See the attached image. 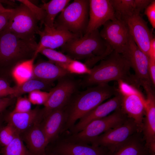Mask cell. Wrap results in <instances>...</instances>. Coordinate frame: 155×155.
<instances>
[{"label": "cell", "instance_id": "8992f818", "mask_svg": "<svg viewBox=\"0 0 155 155\" xmlns=\"http://www.w3.org/2000/svg\"><path fill=\"white\" fill-rule=\"evenodd\" d=\"M117 82V90L121 96V109L127 117L135 121L142 131L146 98L138 87L122 80Z\"/></svg>", "mask_w": 155, "mask_h": 155}, {"label": "cell", "instance_id": "ac0fdd59", "mask_svg": "<svg viewBox=\"0 0 155 155\" xmlns=\"http://www.w3.org/2000/svg\"><path fill=\"white\" fill-rule=\"evenodd\" d=\"M41 116L32 125L23 133V138L27 148L33 155H45L46 148L49 143L42 131L40 123Z\"/></svg>", "mask_w": 155, "mask_h": 155}, {"label": "cell", "instance_id": "d4e9b609", "mask_svg": "<svg viewBox=\"0 0 155 155\" xmlns=\"http://www.w3.org/2000/svg\"><path fill=\"white\" fill-rule=\"evenodd\" d=\"M70 0H52L44 3L40 6L45 11L46 15L43 22L44 26L54 27L55 18L68 5Z\"/></svg>", "mask_w": 155, "mask_h": 155}, {"label": "cell", "instance_id": "9a60e30c", "mask_svg": "<svg viewBox=\"0 0 155 155\" xmlns=\"http://www.w3.org/2000/svg\"><path fill=\"white\" fill-rule=\"evenodd\" d=\"M89 2V21L85 34L98 29L108 21L116 18L110 0H90Z\"/></svg>", "mask_w": 155, "mask_h": 155}, {"label": "cell", "instance_id": "8fae6325", "mask_svg": "<svg viewBox=\"0 0 155 155\" xmlns=\"http://www.w3.org/2000/svg\"><path fill=\"white\" fill-rule=\"evenodd\" d=\"M121 54L134 71L138 86L145 84L152 86L148 71L149 57L137 46L130 35Z\"/></svg>", "mask_w": 155, "mask_h": 155}, {"label": "cell", "instance_id": "e0dca14e", "mask_svg": "<svg viewBox=\"0 0 155 155\" xmlns=\"http://www.w3.org/2000/svg\"><path fill=\"white\" fill-rule=\"evenodd\" d=\"M121 96L118 91L112 98L101 104L80 119L71 129L73 134L81 131L92 121L105 117L121 108Z\"/></svg>", "mask_w": 155, "mask_h": 155}, {"label": "cell", "instance_id": "7bdbcfd3", "mask_svg": "<svg viewBox=\"0 0 155 155\" xmlns=\"http://www.w3.org/2000/svg\"><path fill=\"white\" fill-rule=\"evenodd\" d=\"M3 117L1 113L0 114V129L2 127L1 125L3 119Z\"/></svg>", "mask_w": 155, "mask_h": 155}, {"label": "cell", "instance_id": "2e32d148", "mask_svg": "<svg viewBox=\"0 0 155 155\" xmlns=\"http://www.w3.org/2000/svg\"><path fill=\"white\" fill-rule=\"evenodd\" d=\"M40 36L35 55H37L44 48L54 49L61 47L69 41L82 36L69 32L57 29L53 27L44 26V29L37 33Z\"/></svg>", "mask_w": 155, "mask_h": 155}, {"label": "cell", "instance_id": "ee69618b", "mask_svg": "<svg viewBox=\"0 0 155 155\" xmlns=\"http://www.w3.org/2000/svg\"><path fill=\"white\" fill-rule=\"evenodd\" d=\"M45 155H57L55 153H52V154H46Z\"/></svg>", "mask_w": 155, "mask_h": 155}, {"label": "cell", "instance_id": "9c48e42d", "mask_svg": "<svg viewBox=\"0 0 155 155\" xmlns=\"http://www.w3.org/2000/svg\"><path fill=\"white\" fill-rule=\"evenodd\" d=\"M142 132L135 121L128 118L122 124L109 129L94 140L91 145L112 152L135 133Z\"/></svg>", "mask_w": 155, "mask_h": 155}, {"label": "cell", "instance_id": "f35d334b", "mask_svg": "<svg viewBox=\"0 0 155 155\" xmlns=\"http://www.w3.org/2000/svg\"><path fill=\"white\" fill-rule=\"evenodd\" d=\"M151 0H135L136 9L137 13L140 14L152 2Z\"/></svg>", "mask_w": 155, "mask_h": 155}, {"label": "cell", "instance_id": "e575fe53", "mask_svg": "<svg viewBox=\"0 0 155 155\" xmlns=\"http://www.w3.org/2000/svg\"><path fill=\"white\" fill-rule=\"evenodd\" d=\"M14 87H11L5 79L0 78V98L11 96L14 93Z\"/></svg>", "mask_w": 155, "mask_h": 155}, {"label": "cell", "instance_id": "52a82bcc", "mask_svg": "<svg viewBox=\"0 0 155 155\" xmlns=\"http://www.w3.org/2000/svg\"><path fill=\"white\" fill-rule=\"evenodd\" d=\"M39 21L36 15L26 5L21 3L13 9L5 30L22 39L35 40V35L40 30L38 26Z\"/></svg>", "mask_w": 155, "mask_h": 155}, {"label": "cell", "instance_id": "83f0119b", "mask_svg": "<svg viewBox=\"0 0 155 155\" xmlns=\"http://www.w3.org/2000/svg\"><path fill=\"white\" fill-rule=\"evenodd\" d=\"M1 152L2 155H33L24 145L20 134L9 144L3 147Z\"/></svg>", "mask_w": 155, "mask_h": 155}, {"label": "cell", "instance_id": "6da1fadb", "mask_svg": "<svg viewBox=\"0 0 155 155\" xmlns=\"http://www.w3.org/2000/svg\"><path fill=\"white\" fill-rule=\"evenodd\" d=\"M131 68L123 55L113 51L98 65L90 69V73L84 77L81 84L89 87L122 80L139 87L134 75L131 73Z\"/></svg>", "mask_w": 155, "mask_h": 155}, {"label": "cell", "instance_id": "d590c367", "mask_svg": "<svg viewBox=\"0 0 155 155\" xmlns=\"http://www.w3.org/2000/svg\"><path fill=\"white\" fill-rule=\"evenodd\" d=\"M145 14L152 28H155V1L152 0L145 9Z\"/></svg>", "mask_w": 155, "mask_h": 155}, {"label": "cell", "instance_id": "603a6c76", "mask_svg": "<svg viewBox=\"0 0 155 155\" xmlns=\"http://www.w3.org/2000/svg\"><path fill=\"white\" fill-rule=\"evenodd\" d=\"M41 116V109L38 106L26 113L11 111L7 115L5 119L7 123L11 124L20 135L30 128Z\"/></svg>", "mask_w": 155, "mask_h": 155}, {"label": "cell", "instance_id": "d6986e66", "mask_svg": "<svg viewBox=\"0 0 155 155\" xmlns=\"http://www.w3.org/2000/svg\"><path fill=\"white\" fill-rule=\"evenodd\" d=\"M108 151L102 147L71 140L60 142L55 149L57 155H106Z\"/></svg>", "mask_w": 155, "mask_h": 155}, {"label": "cell", "instance_id": "7c38bea8", "mask_svg": "<svg viewBox=\"0 0 155 155\" xmlns=\"http://www.w3.org/2000/svg\"><path fill=\"white\" fill-rule=\"evenodd\" d=\"M100 32L102 38L113 51L121 54L130 36L125 22L116 18L106 22Z\"/></svg>", "mask_w": 155, "mask_h": 155}, {"label": "cell", "instance_id": "ba28073f", "mask_svg": "<svg viewBox=\"0 0 155 155\" xmlns=\"http://www.w3.org/2000/svg\"><path fill=\"white\" fill-rule=\"evenodd\" d=\"M127 118L120 108L105 117L92 121L81 131L73 134L71 137V140L91 144L100 135L122 124Z\"/></svg>", "mask_w": 155, "mask_h": 155}, {"label": "cell", "instance_id": "cb8c5ba5", "mask_svg": "<svg viewBox=\"0 0 155 155\" xmlns=\"http://www.w3.org/2000/svg\"><path fill=\"white\" fill-rule=\"evenodd\" d=\"M36 57L22 61L12 69L10 74L17 85H20L32 78L34 62Z\"/></svg>", "mask_w": 155, "mask_h": 155}, {"label": "cell", "instance_id": "ab89813d", "mask_svg": "<svg viewBox=\"0 0 155 155\" xmlns=\"http://www.w3.org/2000/svg\"><path fill=\"white\" fill-rule=\"evenodd\" d=\"M14 98H0V114L13 102Z\"/></svg>", "mask_w": 155, "mask_h": 155}, {"label": "cell", "instance_id": "d6a6232c", "mask_svg": "<svg viewBox=\"0 0 155 155\" xmlns=\"http://www.w3.org/2000/svg\"><path fill=\"white\" fill-rule=\"evenodd\" d=\"M17 98L16 106L12 112L17 113H26L32 109V103L28 98L20 96Z\"/></svg>", "mask_w": 155, "mask_h": 155}, {"label": "cell", "instance_id": "7402d4cb", "mask_svg": "<svg viewBox=\"0 0 155 155\" xmlns=\"http://www.w3.org/2000/svg\"><path fill=\"white\" fill-rule=\"evenodd\" d=\"M143 138L142 132H137L112 152L106 155H150Z\"/></svg>", "mask_w": 155, "mask_h": 155}, {"label": "cell", "instance_id": "5bb4252c", "mask_svg": "<svg viewBox=\"0 0 155 155\" xmlns=\"http://www.w3.org/2000/svg\"><path fill=\"white\" fill-rule=\"evenodd\" d=\"M130 34L137 46L148 57L150 46L154 37L152 31L140 14H135L126 19Z\"/></svg>", "mask_w": 155, "mask_h": 155}, {"label": "cell", "instance_id": "f546056e", "mask_svg": "<svg viewBox=\"0 0 155 155\" xmlns=\"http://www.w3.org/2000/svg\"><path fill=\"white\" fill-rule=\"evenodd\" d=\"M55 64L66 70L69 74L87 75L90 72V68L85 63L77 60H73L67 63Z\"/></svg>", "mask_w": 155, "mask_h": 155}, {"label": "cell", "instance_id": "60d3db41", "mask_svg": "<svg viewBox=\"0 0 155 155\" xmlns=\"http://www.w3.org/2000/svg\"><path fill=\"white\" fill-rule=\"evenodd\" d=\"M148 57L155 59V38L154 37L150 43Z\"/></svg>", "mask_w": 155, "mask_h": 155}, {"label": "cell", "instance_id": "5b68a950", "mask_svg": "<svg viewBox=\"0 0 155 155\" xmlns=\"http://www.w3.org/2000/svg\"><path fill=\"white\" fill-rule=\"evenodd\" d=\"M89 7V0H74L61 12L55 20L54 26L58 30L83 36L88 23Z\"/></svg>", "mask_w": 155, "mask_h": 155}, {"label": "cell", "instance_id": "7a4b0ae2", "mask_svg": "<svg viewBox=\"0 0 155 155\" xmlns=\"http://www.w3.org/2000/svg\"><path fill=\"white\" fill-rule=\"evenodd\" d=\"M117 89L108 84L90 87L72 97L65 108L66 119L63 128L71 129L76 121L84 116L105 100L115 95Z\"/></svg>", "mask_w": 155, "mask_h": 155}, {"label": "cell", "instance_id": "836d02e7", "mask_svg": "<svg viewBox=\"0 0 155 155\" xmlns=\"http://www.w3.org/2000/svg\"><path fill=\"white\" fill-rule=\"evenodd\" d=\"M28 7L37 16L39 21L43 24L46 15L45 11L41 7H38L27 0H19Z\"/></svg>", "mask_w": 155, "mask_h": 155}, {"label": "cell", "instance_id": "4fadbf2b", "mask_svg": "<svg viewBox=\"0 0 155 155\" xmlns=\"http://www.w3.org/2000/svg\"><path fill=\"white\" fill-rule=\"evenodd\" d=\"M142 86L146 95V106L142 132L146 146L150 154L155 153V97L152 86Z\"/></svg>", "mask_w": 155, "mask_h": 155}, {"label": "cell", "instance_id": "b9f144b4", "mask_svg": "<svg viewBox=\"0 0 155 155\" xmlns=\"http://www.w3.org/2000/svg\"><path fill=\"white\" fill-rule=\"evenodd\" d=\"M13 10V9H8L4 7L0 2V13L7 12H11Z\"/></svg>", "mask_w": 155, "mask_h": 155}, {"label": "cell", "instance_id": "ffe728a7", "mask_svg": "<svg viewBox=\"0 0 155 155\" xmlns=\"http://www.w3.org/2000/svg\"><path fill=\"white\" fill-rule=\"evenodd\" d=\"M65 108L52 111L41 123V128L49 143L63 129L66 119Z\"/></svg>", "mask_w": 155, "mask_h": 155}, {"label": "cell", "instance_id": "1f68e13d", "mask_svg": "<svg viewBox=\"0 0 155 155\" xmlns=\"http://www.w3.org/2000/svg\"><path fill=\"white\" fill-rule=\"evenodd\" d=\"M50 94V92H48L40 90H35L29 93L28 98L32 104L44 105L48 100Z\"/></svg>", "mask_w": 155, "mask_h": 155}, {"label": "cell", "instance_id": "8d00e7d4", "mask_svg": "<svg viewBox=\"0 0 155 155\" xmlns=\"http://www.w3.org/2000/svg\"><path fill=\"white\" fill-rule=\"evenodd\" d=\"M13 11L0 13V33L5 30L7 27Z\"/></svg>", "mask_w": 155, "mask_h": 155}, {"label": "cell", "instance_id": "44dd1931", "mask_svg": "<svg viewBox=\"0 0 155 155\" xmlns=\"http://www.w3.org/2000/svg\"><path fill=\"white\" fill-rule=\"evenodd\" d=\"M69 74L66 70L51 61H42L34 65L32 78L52 83Z\"/></svg>", "mask_w": 155, "mask_h": 155}, {"label": "cell", "instance_id": "3957f363", "mask_svg": "<svg viewBox=\"0 0 155 155\" xmlns=\"http://www.w3.org/2000/svg\"><path fill=\"white\" fill-rule=\"evenodd\" d=\"M61 48L63 53L73 59H85L91 67L113 51L102 38L98 29L69 41Z\"/></svg>", "mask_w": 155, "mask_h": 155}, {"label": "cell", "instance_id": "484cf974", "mask_svg": "<svg viewBox=\"0 0 155 155\" xmlns=\"http://www.w3.org/2000/svg\"><path fill=\"white\" fill-rule=\"evenodd\" d=\"M115 12L116 18L124 21L135 14L137 11L135 0H110Z\"/></svg>", "mask_w": 155, "mask_h": 155}, {"label": "cell", "instance_id": "4316f807", "mask_svg": "<svg viewBox=\"0 0 155 155\" xmlns=\"http://www.w3.org/2000/svg\"><path fill=\"white\" fill-rule=\"evenodd\" d=\"M52 83L32 78L20 85L14 86V91L10 97L15 98L26 93L37 90H46L49 88Z\"/></svg>", "mask_w": 155, "mask_h": 155}, {"label": "cell", "instance_id": "30bf717a", "mask_svg": "<svg viewBox=\"0 0 155 155\" xmlns=\"http://www.w3.org/2000/svg\"><path fill=\"white\" fill-rule=\"evenodd\" d=\"M68 76L58 80L57 85L50 90V96L41 109L42 120L52 111L65 107L75 92L78 83Z\"/></svg>", "mask_w": 155, "mask_h": 155}, {"label": "cell", "instance_id": "4dcf8cb0", "mask_svg": "<svg viewBox=\"0 0 155 155\" xmlns=\"http://www.w3.org/2000/svg\"><path fill=\"white\" fill-rule=\"evenodd\" d=\"M20 134L10 124L1 127L0 129V144L3 147L9 144Z\"/></svg>", "mask_w": 155, "mask_h": 155}, {"label": "cell", "instance_id": "74e56055", "mask_svg": "<svg viewBox=\"0 0 155 155\" xmlns=\"http://www.w3.org/2000/svg\"><path fill=\"white\" fill-rule=\"evenodd\" d=\"M148 71L152 85L155 86V59L149 57Z\"/></svg>", "mask_w": 155, "mask_h": 155}, {"label": "cell", "instance_id": "277c9868", "mask_svg": "<svg viewBox=\"0 0 155 155\" xmlns=\"http://www.w3.org/2000/svg\"><path fill=\"white\" fill-rule=\"evenodd\" d=\"M38 46L35 40L21 39L8 30L0 33V71L10 74L17 64L33 58Z\"/></svg>", "mask_w": 155, "mask_h": 155}, {"label": "cell", "instance_id": "f6af8a7d", "mask_svg": "<svg viewBox=\"0 0 155 155\" xmlns=\"http://www.w3.org/2000/svg\"><path fill=\"white\" fill-rule=\"evenodd\" d=\"M150 155H155V153L151 154Z\"/></svg>", "mask_w": 155, "mask_h": 155}, {"label": "cell", "instance_id": "f1b7e54d", "mask_svg": "<svg viewBox=\"0 0 155 155\" xmlns=\"http://www.w3.org/2000/svg\"><path fill=\"white\" fill-rule=\"evenodd\" d=\"M39 53L46 56L49 61L55 64L67 63L73 60L62 52L49 48H43Z\"/></svg>", "mask_w": 155, "mask_h": 155}]
</instances>
